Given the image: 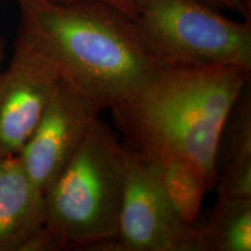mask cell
Here are the masks:
<instances>
[{
  "mask_svg": "<svg viewBox=\"0 0 251 251\" xmlns=\"http://www.w3.org/2000/svg\"><path fill=\"white\" fill-rule=\"evenodd\" d=\"M250 74L237 65L158 62L140 92L111 111L122 143L143 156L185 157L214 191L220 135Z\"/></svg>",
  "mask_w": 251,
  "mask_h": 251,
  "instance_id": "cell-1",
  "label": "cell"
},
{
  "mask_svg": "<svg viewBox=\"0 0 251 251\" xmlns=\"http://www.w3.org/2000/svg\"><path fill=\"white\" fill-rule=\"evenodd\" d=\"M20 24L52 56L62 79L101 113L133 99L157 62L134 21L96 1L20 0Z\"/></svg>",
  "mask_w": 251,
  "mask_h": 251,
  "instance_id": "cell-2",
  "label": "cell"
},
{
  "mask_svg": "<svg viewBox=\"0 0 251 251\" xmlns=\"http://www.w3.org/2000/svg\"><path fill=\"white\" fill-rule=\"evenodd\" d=\"M126 148L98 118L45 192L46 220L30 251H105L115 237Z\"/></svg>",
  "mask_w": 251,
  "mask_h": 251,
  "instance_id": "cell-3",
  "label": "cell"
},
{
  "mask_svg": "<svg viewBox=\"0 0 251 251\" xmlns=\"http://www.w3.org/2000/svg\"><path fill=\"white\" fill-rule=\"evenodd\" d=\"M157 62L229 64L251 70V23L201 0H143L133 19Z\"/></svg>",
  "mask_w": 251,
  "mask_h": 251,
  "instance_id": "cell-4",
  "label": "cell"
},
{
  "mask_svg": "<svg viewBox=\"0 0 251 251\" xmlns=\"http://www.w3.org/2000/svg\"><path fill=\"white\" fill-rule=\"evenodd\" d=\"M105 251H202L196 224L175 211L148 159L127 148L117 234Z\"/></svg>",
  "mask_w": 251,
  "mask_h": 251,
  "instance_id": "cell-5",
  "label": "cell"
},
{
  "mask_svg": "<svg viewBox=\"0 0 251 251\" xmlns=\"http://www.w3.org/2000/svg\"><path fill=\"white\" fill-rule=\"evenodd\" d=\"M52 56L23 24L0 74V157L18 155L61 81Z\"/></svg>",
  "mask_w": 251,
  "mask_h": 251,
  "instance_id": "cell-6",
  "label": "cell"
},
{
  "mask_svg": "<svg viewBox=\"0 0 251 251\" xmlns=\"http://www.w3.org/2000/svg\"><path fill=\"white\" fill-rule=\"evenodd\" d=\"M100 112L62 79L35 129L18 153L26 174L43 193L76 153Z\"/></svg>",
  "mask_w": 251,
  "mask_h": 251,
  "instance_id": "cell-7",
  "label": "cell"
},
{
  "mask_svg": "<svg viewBox=\"0 0 251 251\" xmlns=\"http://www.w3.org/2000/svg\"><path fill=\"white\" fill-rule=\"evenodd\" d=\"M45 220V193L18 155L0 157V251H29Z\"/></svg>",
  "mask_w": 251,
  "mask_h": 251,
  "instance_id": "cell-8",
  "label": "cell"
},
{
  "mask_svg": "<svg viewBox=\"0 0 251 251\" xmlns=\"http://www.w3.org/2000/svg\"><path fill=\"white\" fill-rule=\"evenodd\" d=\"M251 87L250 83L229 113L215 153L218 197L251 199Z\"/></svg>",
  "mask_w": 251,
  "mask_h": 251,
  "instance_id": "cell-9",
  "label": "cell"
},
{
  "mask_svg": "<svg viewBox=\"0 0 251 251\" xmlns=\"http://www.w3.org/2000/svg\"><path fill=\"white\" fill-rule=\"evenodd\" d=\"M143 157L152 166L163 192L178 215L187 224H196L201 216L203 198L211 192L199 170L185 157L174 152Z\"/></svg>",
  "mask_w": 251,
  "mask_h": 251,
  "instance_id": "cell-10",
  "label": "cell"
},
{
  "mask_svg": "<svg viewBox=\"0 0 251 251\" xmlns=\"http://www.w3.org/2000/svg\"><path fill=\"white\" fill-rule=\"evenodd\" d=\"M196 227L202 251H250L251 199L218 197Z\"/></svg>",
  "mask_w": 251,
  "mask_h": 251,
  "instance_id": "cell-11",
  "label": "cell"
},
{
  "mask_svg": "<svg viewBox=\"0 0 251 251\" xmlns=\"http://www.w3.org/2000/svg\"><path fill=\"white\" fill-rule=\"evenodd\" d=\"M57 2H75V1H96L100 4H105L111 7L118 9L121 13L127 15L133 20L137 9H139L141 2L143 0H54Z\"/></svg>",
  "mask_w": 251,
  "mask_h": 251,
  "instance_id": "cell-12",
  "label": "cell"
},
{
  "mask_svg": "<svg viewBox=\"0 0 251 251\" xmlns=\"http://www.w3.org/2000/svg\"><path fill=\"white\" fill-rule=\"evenodd\" d=\"M206 4L218 9H228L241 14L246 20H250V1L251 0H201Z\"/></svg>",
  "mask_w": 251,
  "mask_h": 251,
  "instance_id": "cell-13",
  "label": "cell"
},
{
  "mask_svg": "<svg viewBox=\"0 0 251 251\" xmlns=\"http://www.w3.org/2000/svg\"><path fill=\"white\" fill-rule=\"evenodd\" d=\"M5 52H6V40L4 35H2L1 30H0V74H1L2 71L1 65H2V61H4L5 58Z\"/></svg>",
  "mask_w": 251,
  "mask_h": 251,
  "instance_id": "cell-14",
  "label": "cell"
},
{
  "mask_svg": "<svg viewBox=\"0 0 251 251\" xmlns=\"http://www.w3.org/2000/svg\"><path fill=\"white\" fill-rule=\"evenodd\" d=\"M19 1H20V0H19Z\"/></svg>",
  "mask_w": 251,
  "mask_h": 251,
  "instance_id": "cell-15",
  "label": "cell"
}]
</instances>
